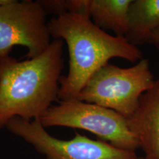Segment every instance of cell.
I'll list each match as a JSON object with an SVG mask.
<instances>
[{"mask_svg": "<svg viewBox=\"0 0 159 159\" xmlns=\"http://www.w3.org/2000/svg\"><path fill=\"white\" fill-rule=\"evenodd\" d=\"M63 66V41L59 39L33 58L0 57V130L14 117L39 120L58 100Z\"/></svg>", "mask_w": 159, "mask_h": 159, "instance_id": "cell-1", "label": "cell"}, {"mask_svg": "<svg viewBox=\"0 0 159 159\" xmlns=\"http://www.w3.org/2000/svg\"><path fill=\"white\" fill-rule=\"evenodd\" d=\"M48 27L52 39L61 40L68 47L69 71L60 80V101L77 99L89 80L111 59L132 63L143 59L137 46L102 30L87 15L64 13L52 18Z\"/></svg>", "mask_w": 159, "mask_h": 159, "instance_id": "cell-2", "label": "cell"}, {"mask_svg": "<svg viewBox=\"0 0 159 159\" xmlns=\"http://www.w3.org/2000/svg\"><path fill=\"white\" fill-rule=\"evenodd\" d=\"M155 80L148 59L128 68L108 63L92 75L77 99L111 109L128 119Z\"/></svg>", "mask_w": 159, "mask_h": 159, "instance_id": "cell-3", "label": "cell"}, {"mask_svg": "<svg viewBox=\"0 0 159 159\" xmlns=\"http://www.w3.org/2000/svg\"><path fill=\"white\" fill-rule=\"evenodd\" d=\"M45 128L63 127L86 130L116 148L136 151L139 144L127 119L116 111L78 99L60 101L39 119Z\"/></svg>", "mask_w": 159, "mask_h": 159, "instance_id": "cell-4", "label": "cell"}, {"mask_svg": "<svg viewBox=\"0 0 159 159\" xmlns=\"http://www.w3.org/2000/svg\"><path fill=\"white\" fill-rule=\"evenodd\" d=\"M7 130L30 144L45 159H136V151L120 149L102 140H93L76 132L69 140L51 136L39 120L14 117Z\"/></svg>", "mask_w": 159, "mask_h": 159, "instance_id": "cell-5", "label": "cell"}, {"mask_svg": "<svg viewBox=\"0 0 159 159\" xmlns=\"http://www.w3.org/2000/svg\"><path fill=\"white\" fill-rule=\"evenodd\" d=\"M47 14L39 1L0 4V57L9 55L15 46L27 48L28 59L44 52L52 41Z\"/></svg>", "mask_w": 159, "mask_h": 159, "instance_id": "cell-6", "label": "cell"}, {"mask_svg": "<svg viewBox=\"0 0 159 159\" xmlns=\"http://www.w3.org/2000/svg\"><path fill=\"white\" fill-rule=\"evenodd\" d=\"M127 121L144 152V159H159V77Z\"/></svg>", "mask_w": 159, "mask_h": 159, "instance_id": "cell-7", "label": "cell"}, {"mask_svg": "<svg viewBox=\"0 0 159 159\" xmlns=\"http://www.w3.org/2000/svg\"><path fill=\"white\" fill-rule=\"evenodd\" d=\"M132 0H85V14L102 30L125 38Z\"/></svg>", "mask_w": 159, "mask_h": 159, "instance_id": "cell-8", "label": "cell"}, {"mask_svg": "<svg viewBox=\"0 0 159 159\" xmlns=\"http://www.w3.org/2000/svg\"><path fill=\"white\" fill-rule=\"evenodd\" d=\"M159 27V0H132L126 39L135 46L147 43Z\"/></svg>", "mask_w": 159, "mask_h": 159, "instance_id": "cell-9", "label": "cell"}, {"mask_svg": "<svg viewBox=\"0 0 159 159\" xmlns=\"http://www.w3.org/2000/svg\"><path fill=\"white\" fill-rule=\"evenodd\" d=\"M39 2L47 13H52L58 16L67 13L66 0H40Z\"/></svg>", "mask_w": 159, "mask_h": 159, "instance_id": "cell-10", "label": "cell"}, {"mask_svg": "<svg viewBox=\"0 0 159 159\" xmlns=\"http://www.w3.org/2000/svg\"><path fill=\"white\" fill-rule=\"evenodd\" d=\"M147 43L154 46V47H156V48H158L159 49V27H158V28L150 35V36L149 37L148 42Z\"/></svg>", "mask_w": 159, "mask_h": 159, "instance_id": "cell-11", "label": "cell"}, {"mask_svg": "<svg viewBox=\"0 0 159 159\" xmlns=\"http://www.w3.org/2000/svg\"><path fill=\"white\" fill-rule=\"evenodd\" d=\"M136 159H144V157H137Z\"/></svg>", "mask_w": 159, "mask_h": 159, "instance_id": "cell-12", "label": "cell"}, {"mask_svg": "<svg viewBox=\"0 0 159 159\" xmlns=\"http://www.w3.org/2000/svg\"><path fill=\"white\" fill-rule=\"evenodd\" d=\"M5 2V0H0V4Z\"/></svg>", "mask_w": 159, "mask_h": 159, "instance_id": "cell-13", "label": "cell"}]
</instances>
